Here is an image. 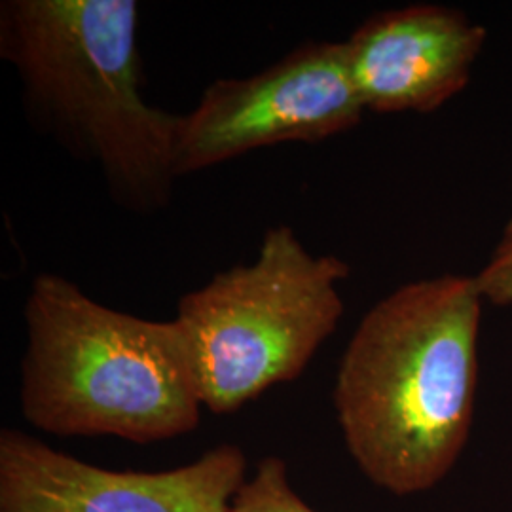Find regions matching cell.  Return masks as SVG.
<instances>
[{
	"mask_svg": "<svg viewBox=\"0 0 512 512\" xmlns=\"http://www.w3.org/2000/svg\"><path fill=\"white\" fill-rule=\"evenodd\" d=\"M486 38L459 10L414 4L370 16L344 44L366 110L429 114L467 88Z\"/></svg>",
	"mask_w": 512,
	"mask_h": 512,
	"instance_id": "7",
	"label": "cell"
},
{
	"mask_svg": "<svg viewBox=\"0 0 512 512\" xmlns=\"http://www.w3.org/2000/svg\"><path fill=\"white\" fill-rule=\"evenodd\" d=\"M478 289L495 306L512 304V217L503 228L499 243L482 272L476 275Z\"/></svg>",
	"mask_w": 512,
	"mask_h": 512,
	"instance_id": "9",
	"label": "cell"
},
{
	"mask_svg": "<svg viewBox=\"0 0 512 512\" xmlns=\"http://www.w3.org/2000/svg\"><path fill=\"white\" fill-rule=\"evenodd\" d=\"M365 103L344 42L308 40L247 78L211 82L179 114L173 164L177 179L258 148L319 143L357 128Z\"/></svg>",
	"mask_w": 512,
	"mask_h": 512,
	"instance_id": "5",
	"label": "cell"
},
{
	"mask_svg": "<svg viewBox=\"0 0 512 512\" xmlns=\"http://www.w3.org/2000/svg\"><path fill=\"white\" fill-rule=\"evenodd\" d=\"M23 319L19 408L38 431L154 444L198 429L203 404L175 321L112 310L57 274L33 279Z\"/></svg>",
	"mask_w": 512,
	"mask_h": 512,
	"instance_id": "3",
	"label": "cell"
},
{
	"mask_svg": "<svg viewBox=\"0 0 512 512\" xmlns=\"http://www.w3.org/2000/svg\"><path fill=\"white\" fill-rule=\"evenodd\" d=\"M484 296L476 277L418 279L378 300L349 338L334 410L349 456L397 497L440 484L475 416Z\"/></svg>",
	"mask_w": 512,
	"mask_h": 512,
	"instance_id": "1",
	"label": "cell"
},
{
	"mask_svg": "<svg viewBox=\"0 0 512 512\" xmlns=\"http://www.w3.org/2000/svg\"><path fill=\"white\" fill-rule=\"evenodd\" d=\"M348 275L346 260L313 255L291 226L277 224L251 264L184 294L173 321L203 408L232 414L300 378L338 329Z\"/></svg>",
	"mask_w": 512,
	"mask_h": 512,
	"instance_id": "4",
	"label": "cell"
},
{
	"mask_svg": "<svg viewBox=\"0 0 512 512\" xmlns=\"http://www.w3.org/2000/svg\"><path fill=\"white\" fill-rule=\"evenodd\" d=\"M228 512H317L294 492L285 459H260L255 473L239 488Z\"/></svg>",
	"mask_w": 512,
	"mask_h": 512,
	"instance_id": "8",
	"label": "cell"
},
{
	"mask_svg": "<svg viewBox=\"0 0 512 512\" xmlns=\"http://www.w3.org/2000/svg\"><path fill=\"white\" fill-rule=\"evenodd\" d=\"M247 480L238 444L183 467L112 471L14 427L0 431V512H228Z\"/></svg>",
	"mask_w": 512,
	"mask_h": 512,
	"instance_id": "6",
	"label": "cell"
},
{
	"mask_svg": "<svg viewBox=\"0 0 512 512\" xmlns=\"http://www.w3.org/2000/svg\"><path fill=\"white\" fill-rule=\"evenodd\" d=\"M135 0H4L0 57L33 129L95 169L118 207L154 215L175 188L179 114L143 93Z\"/></svg>",
	"mask_w": 512,
	"mask_h": 512,
	"instance_id": "2",
	"label": "cell"
}]
</instances>
